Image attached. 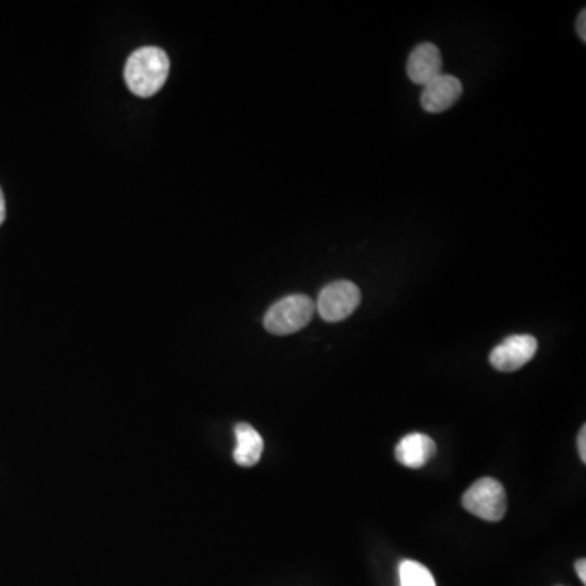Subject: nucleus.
I'll list each match as a JSON object with an SVG mask.
<instances>
[{
    "mask_svg": "<svg viewBox=\"0 0 586 586\" xmlns=\"http://www.w3.org/2000/svg\"><path fill=\"white\" fill-rule=\"evenodd\" d=\"M170 74V59L163 49L145 46L127 59L124 79L127 87L140 98L154 97L162 90Z\"/></svg>",
    "mask_w": 586,
    "mask_h": 586,
    "instance_id": "obj_1",
    "label": "nucleus"
},
{
    "mask_svg": "<svg viewBox=\"0 0 586 586\" xmlns=\"http://www.w3.org/2000/svg\"><path fill=\"white\" fill-rule=\"evenodd\" d=\"M315 311V302L307 295H289L267 310L264 328L276 336H289L307 328Z\"/></svg>",
    "mask_w": 586,
    "mask_h": 586,
    "instance_id": "obj_2",
    "label": "nucleus"
},
{
    "mask_svg": "<svg viewBox=\"0 0 586 586\" xmlns=\"http://www.w3.org/2000/svg\"><path fill=\"white\" fill-rule=\"evenodd\" d=\"M463 507L481 520L500 521L507 513V494L499 481L482 477L466 490Z\"/></svg>",
    "mask_w": 586,
    "mask_h": 586,
    "instance_id": "obj_3",
    "label": "nucleus"
},
{
    "mask_svg": "<svg viewBox=\"0 0 586 586\" xmlns=\"http://www.w3.org/2000/svg\"><path fill=\"white\" fill-rule=\"evenodd\" d=\"M360 300L362 295L354 282L336 280L321 290L315 307L324 321L339 323L349 318L359 308Z\"/></svg>",
    "mask_w": 586,
    "mask_h": 586,
    "instance_id": "obj_4",
    "label": "nucleus"
},
{
    "mask_svg": "<svg viewBox=\"0 0 586 586\" xmlns=\"http://www.w3.org/2000/svg\"><path fill=\"white\" fill-rule=\"evenodd\" d=\"M538 352V341L530 334L510 336L495 347L490 354V363L499 372H515L531 362Z\"/></svg>",
    "mask_w": 586,
    "mask_h": 586,
    "instance_id": "obj_5",
    "label": "nucleus"
},
{
    "mask_svg": "<svg viewBox=\"0 0 586 586\" xmlns=\"http://www.w3.org/2000/svg\"><path fill=\"white\" fill-rule=\"evenodd\" d=\"M463 95V84L453 75L440 74L424 85L420 105L427 113H443L450 110Z\"/></svg>",
    "mask_w": 586,
    "mask_h": 586,
    "instance_id": "obj_6",
    "label": "nucleus"
},
{
    "mask_svg": "<svg viewBox=\"0 0 586 586\" xmlns=\"http://www.w3.org/2000/svg\"><path fill=\"white\" fill-rule=\"evenodd\" d=\"M442 74V53L432 43H422L407 59V77L417 85H427Z\"/></svg>",
    "mask_w": 586,
    "mask_h": 586,
    "instance_id": "obj_7",
    "label": "nucleus"
},
{
    "mask_svg": "<svg viewBox=\"0 0 586 586\" xmlns=\"http://www.w3.org/2000/svg\"><path fill=\"white\" fill-rule=\"evenodd\" d=\"M437 453V445L429 435L411 433L396 445V460L406 468H424Z\"/></svg>",
    "mask_w": 586,
    "mask_h": 586,
    "instance_id": "obj_8",
    "label": "nucleus"
},
{
    "mask_svg": "<svg viewBox=\"0 0 586 586\" xmlns=\"http://www.w3.org/2000/svg\"><path fill=\"white\" fill-rule=\"evenodd\" d=\"M235 438H237V448L233 451V458L237 464L243 468H251L254 464H258L264 451L263 437L259 435L258 430L250 424H238L235 427Z\"/></svg>",
    "mask_w": 586,
    "mask_h": 586,
    "instance_id": "obj_9",
    "label": "nucleus"
},
{
    "mask_svg": "<svg viewBox=\"0 0 586 586\" xmlns=\"http://www.w3.org/2000/svg\"><path fill=\"white\" fill-rule=\"evenodd\" d=\"M401 586H437L430 570L416 560H403L399 565Z\"/></svg>",
    "mask_w": 586,
    "mask_h": 586,
    "instance_id": "obj_10",
    "label": "nucleus"
},
{
    "mask_svg": "<svg viewBox=\"0 0 586 586\" xmlns=\"http://www.w3.org/2000/svg\"><path fill=\"white\" fill-rule=\"evenodd\" d=\"M578 455L586 463V427L583 425L582 430L578 433Z\"/></svg>",
    "mask_w": 586,
    "mask_h": 586,
    "instance_id": "obj_11",
    "label": "nucleus"
},
{
    "mask_svg": "<svg viewBox=\"0 0 586 586\" xmlns=\"http://www.w3.org/2000/svg\"><path fill=\"white\" fill-rule=\"evenodd\" d=\"M577 33L582 41H586V12L582 10V14L578 15L577 20Z\"/></svg>",
    "mask_w": 586,
    "mask_h": 586,
    "instance_id": "obj_12",
    "label": "nucleus"
},
{
    "mask_svg": "<svg viewBox=\"0 0 586 586\" xmlns=\"http://www.w3.org/2000/svg\"><path fill=\"white\" fill-rule=\"evenodd\" d=\"M575 570H577L578 578H580L583 583H586V560H577V564H575Z\"/></svg>",
    "mask_w": 586,
    "mask_h": 586,
    "instance_id": "obj_13",
    "label": "nucleus"
},
{
    "mask_svg": "<svg viewBox=\"0 0 586 586\" xmlns=\"http://www.w3.org/2000/svg\"><path fill=\"white\" fill-rule=\"evenodd\" d=\"M5 215H7V209H5V197L4 193H2V189H0V225L4 224Z\"/></svg>",
    "mask_w": 586,
    "mask_h": 586,
    "instance_id": "obj_14",
    "label": "nucleus"
}]
</instances>
